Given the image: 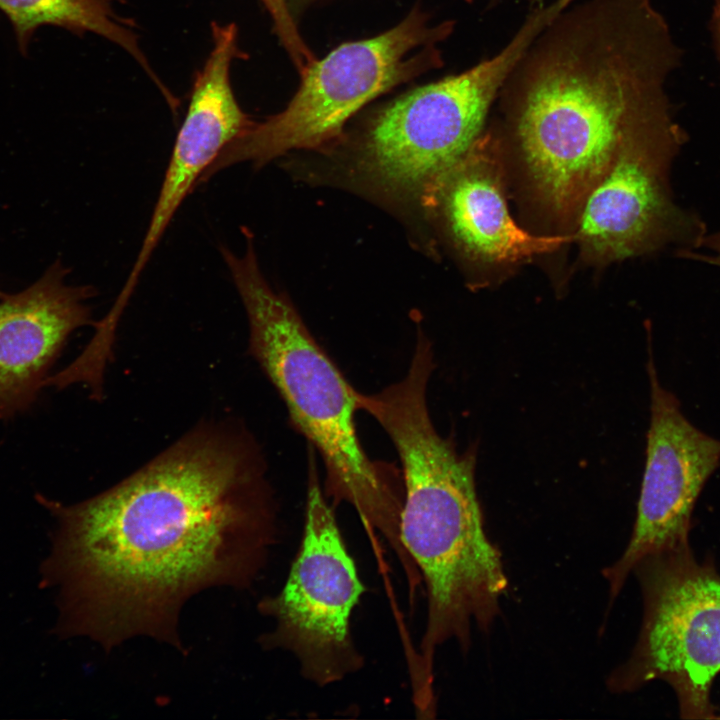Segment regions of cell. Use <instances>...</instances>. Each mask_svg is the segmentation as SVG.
<instances>
[{"instance_id": "obj_1", "label": "cell", "mask_w": 720, "mask_h": 720, "mask_svg": "<svg viewBox=\"0 0 720 720\" xmlns=\"http://www.w3.org/2000/svg\"><path fill=\"white\" fill-rule=\"evenodd\" d=\"M35 498L55 520L40 586L56 589L53 632L113 647L146 635L179 647L184 603L245 587L275 537L264 467L246 434L198 427L114 487L79 503Z\"/></svg>"}, {"instance_id": "obj_2", "label": "cell", "mask_w": 720, "mask_h": 720, "mask_svg": "<svg viewBox=\"0 0 720 720\" xmlns=\"http://www.w3.org/2000/svg\"><path fill=\"white\" fill-rule=\"evenodd\" d=\"M682 58L652 0H576L517 61L488 127L560 234H573L625 131L672 107L666 86Z\"/></svg>"}, {"instance_id": "obj_3", "label": "cell", "mask_w": 720, "mask_h": 720, "mask_svg": "<svg viewBox=\"0 0 720 720\" xmlns=\"http://www.w3.org/2000/svg\"><path fill=\"white\" fill-rule=\"evenodd\" d=\"M433 353L414 350L406 375L374 394L357 392L392 441L402 465L401 544L427 592V621L415 664L433 677L437 649L454 640L463 653L472 629L487 633L508 588L502 556L485 531L475 486V450L459 452L436 430L427 405Z\"/></svg>"}, {"instance_id": "obj_4", "label": "cell", "mask_w": 720, "mask_h": 720, "mask_svg": "<svg viewBox=\"0 0 720 720\" xmlns=\"http://www.w3.org/2000/svg\"><path fill=\"white\" fill-rule=\"evenodd\" d=\"M246 249L221 255L245 308L249 351L283 400L290 420L320 454L324 494L346 502L363 522L378 530L397 554L404 491L395 472L372 461L357 436V391L317 343L290 300L264 278L253 238Z\"/></svg>"}, {"instance_id": "obj_5", "label": "cell", "mask_w": 720, "mask_h": 720, "mask_svg": "<svg viewBox=\"0 0 720 720\" xmlns=\"http://www.w3.org/2000/svg\"><path fill=\"white\" fill-rule=\"evenodd\" d=\"M567 5L553 0L533 7L496 55L411 90L379 111L363 142L369 177L393 192L422 198L471 149L509 73Z\"/></svg>"}, {"instance_id": "obj_6", "label": "cell", "mask_w": 720, "mask_h": 720, "mask_svg": "<svg viewBox=\"0 0 720 720\" xmlns=\"http://www.w3.org/2000/svg\"><path fill=\"white\" fill-rule=\"evenodd\" d=\"M434 27L419 10L372 38L346 42L301 72L294 97L281 112L253 123L229 143L204 173L206 181L231 165L260 168L293 149H313L335 139L366 103L428 68L441 65L434 47L453 31Z\"/></svg>"}, {"instance_id": "obj_7", "label": "cell", "mask_w": 720, "mask_h": 720, "mask_svg": "<svg viewBox=\"0 0 720 720\" xmlns=\"http://www.w3.org/2000/svg\"><path fill=\"white\" fill-rule=\"evenodd\" d=\"M632 573L641 626L630 655L608 676V690L632 693L662 681L681 719H718L711 695L720 673V572L686 542L643 557Z\"/></svg>"}, {"instance_id": "obj_8", "label": "cell", "mask_w": 720, "mask_h": 720, "mask_svg": "<svg viewBox=\"0 0 720 720\" xmlns=\"http://www.w3.org/2000/svg\"><path fill=\"white\" fill-rule=\"evenodd\" d=\"M685 139L673 107L650 113L625 131L573 232L585 264L604 266L700 245L705 224L676 203L670 185L672 163Z\"/></svg>"}, {"instance_id": "obj_9", "label": "cell", "mask_w": 720, "mask_h": 720, "mask_svg": "<svg viewBox=\"0 0 720 720\" xmlns=\"http://www.w3.org/2000/svg\"><path fill=\"white\" fill-rule=\"evenodd\" d=\"M364 592L310 455L301 543L282 589L259 604L275 623L261 641L292 653L318 686L338 682L363 665L350 619Z\"/></svg>"}, {"instance_id": "obj_10", "label": "cell", "mask_w": 720, "mask_h": 720, "mask_svg": "<svg viewBox=\"0 0 720 720\" xmlns=\"http://www.w3.org/2000/svg\"><path fill=\"white\" fill-rule=\"evenodd\" d=\"M647 372L650 425L637 514L627 546L602 575L610 605L645 556L690 542L692 514L709 478L720 466V439L684 415L674 393L658 377L649 337Z\"/></svg>"}, {"instance_id": "obj_11", "label": "cell", "mask_w": 720, "mask_h": 720, "mask_svg": "<svg viewBox=\"0 0 720 720\" xmlns=\"http://www.w3.org/2000/svg\"><path fill=\"white\" fill-rule=\"evenodd\" d=\"M507 179L500 140L485 127L466 155L422 197L461 256L489 275L511 272L573 241V234L521 228L508 209Z\"/></svg>"}, {"instance_id": "obj_12", "label": "cell", "mask_w": 720, "mask_h": 720, "mask_svg": "<svg viewBox=\"0 0 720 720\" xmlns=\"http://www.w3.org/2000/svg\"><path fill=\"white\" fill-rule=\"evenodd\" d=\"M212 49L195 76L188 109L177 133L142 246L131 270L140 277L166 228L223 149L253 122L240 107L230 80L242 56L234 23H211Z\"/></svg>"}, {"instance_id": "obj_13", "label": "cell", "mask_w": 720, "mask_h": 720, "mask_svg": "<svg viewBox=\"0 0 720 720\" xmlns=\"http://www.w3.org/2000/svg\"><path fill=\"white\" fill-rule=\"evenodd\" d=\"M59 263L33 285L0 298V419L30 409L69 336L95 324L90 286L66 284Z\"/></svg>"}, {"instance_id": "obj_14", "label": "cell", "mask_w": 720, "mask_h": 720, "mask_svg": "<svg viewBox=\"0 0 720 720\" xmlns=\"http://www.w3.org/2000/svg\"><path fill=\"white\" fill-rule=\"evenodd\" d=\"M116 0H0V10L9 19L19 49L24 53L42 26L71 32L93 33L126 51L147 73L157 88H166L147 60L130 24L115 11Z\"/></svg>"}, {"instance_id": "obj_15", "label": "cell", "mask_w": 720, "mask_h": 720, "mask_svg": "<svg viewBox=\"0 0 720 720\" xmlns=\"http://www.w3.org/2000/svg\"><path fill=\"white\" fill-rule=\"evenodd\" d=\"M267 9L280 42L301 73L315 57L303 41L290 12L288 0H261Z\"/></svg>"}, {"instance_id": "obj_16", "label": "cell", "mask_w": 720, "mask_h": 720, "mask_svg": "<svg viewBox=\"0 0 720 720\" xmlns=\"http://www.w3.org/2000/svg\"><path fill=\"white\" fill-rule=\"evenodd\" d=\"M677 255L720 267V231L707 233L696 249L679 251Z\"/></svg>"}, {"instance_id": "obj_17", "label": "cell", "mask_w": 720, "mask_h": 720, "mask_svg": "<svg viewBox=\"0 0 720 720\" xmlns=\"http://www.w3.org/2000/svg\"><path fill=\"white\" fill-rule=\"evenodd\" d=\"M710 31L712 34L713 44L715 47L717 58L720 63V0H713L712 2Z\"/></svg>"}, {"instance_id": "obj_18", "label": "cell", "mask_w": 720, "mask_h": 720, "mask_svg": "<svg viewBox=\"0 0 720 720\" xmlns=\"http://www.w3.org/2000/svg\"><path fill=\"white\" fill-rule=\"evenodd\" d=\"M503 1H505V0H489L488 7H489V8H492L493 6H496V5L500 4V3L503 2ZM528 1L530 2V4H531L533 7L541 6V5H543L544 2H545V0H528Z\"/></svg>"}, {"instance_id": "obj_19", "label": "cell", "mask_w": 720, "mask_h": 720, "mask_svg": "<svg viewBox=\"0 0 720 720\" xmlns=\"http://www.w3.org/2000/svg\"><path fill=\"white\" fill-rule=\"evenodd\" d=\"M3 296H4V295L0 292V298L3 297Z\"/></svg>"}, {"instance_id": "obj_20", "label": "cell", "mask_w": 720, "mask_h": 720, "mask_svg": "<svg viewBox=\"0 0 720 720\" xmlns=\"http://www.w3.org/2000/svg\"><path fill=\"white\" fill-rule=\"evenodd\" d=\"M720 718V715L718 716V719Z\"/></svg>"}]
</instances>
